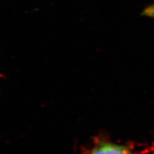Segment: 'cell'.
Returning a JSON list of instances; mask_svg holds the SVG:
<instances>
[{"mask_svg":"<svg viewBox=\"0 0 154 154\" xmlns=\"http://www.w3.org/2000/svg\"><path fill=\"white\" fill-rule=\"evenodd\" d=\"M143 15L154 18V5L150 6V7H147V8L144 9Z\"/></svg>","mask_w":154,"mask_h":154,"instance_id":"cell-2","label":"cell"},{"mask_svg":"<svg viewBox=\"0 0 154 154\" xmlns=\"http://www.w3.org/2000/svg\"><path fill=\"white\" fill-rule=\"evenodd\" d=\"M86 154H137L134 148L127 144L112 141L104 137L95 138Z\"/></svg>","mask_w":154,"mask_h":154,"instance_id":"cell-1","label":"cell"}]
</instances>
